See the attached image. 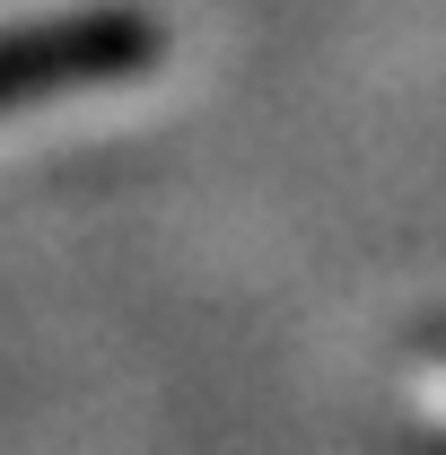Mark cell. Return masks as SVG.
I'll return each mask as SVG.
<instances>
[{
  "label": "cell",
  "instance_id": "cell-1",
  "mask_svg": "<svg viewBox=\"0 0 446 455\" xmlns=\"http://www.w3.org/2000/svg\"><path fill=\"white\" fill-rule=\"evenodd\" d=\"M149 53L140 18H79V27H36L0 44V97H36V88H70V79H106Z\"/></svg>",
  "mask_w": 446,
  "mask_h": 455
}]
</instances>
